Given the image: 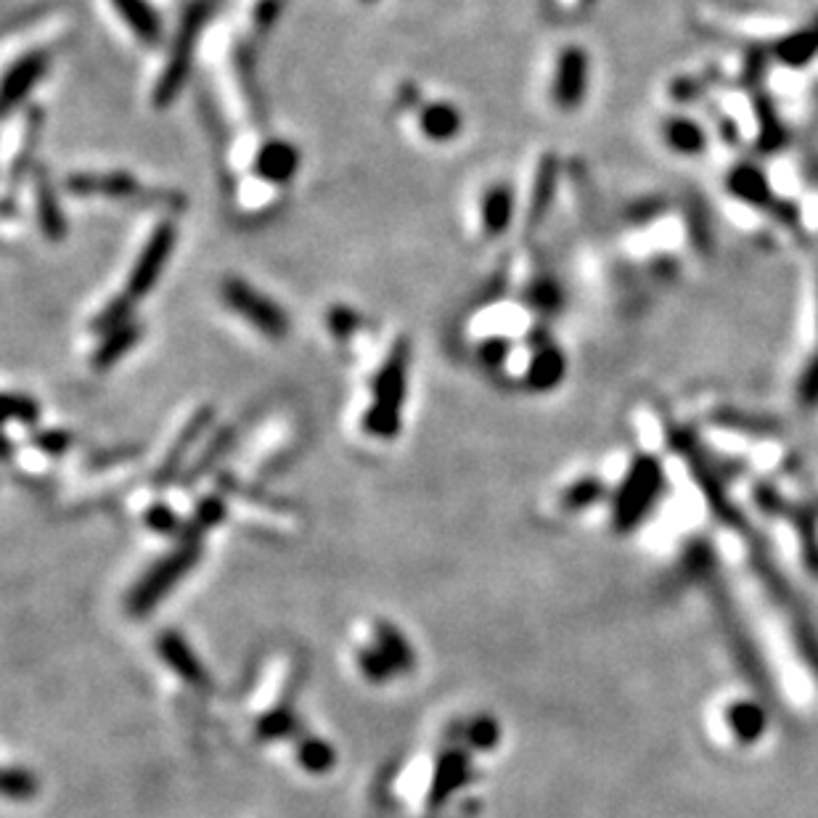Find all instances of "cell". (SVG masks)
Returning a JSON list of instances; mask_svg holds the SVG:
<instances>
[{
  "instance_id": "cell-1",
  "label": "cell",
  "mask_w": 818,
  "mask_h": 818,
  "mask_svg": "<svg viewBox=\"0 0 818 818\" xmlns=\"http://www.w3.org/2000/svg\"><path fill=\"white\" fill-rule=\"evenodd\" d=\"M411 345L401 339L373 379V403L363 416V427L373 437H395L401 432V411L408 390Z\"/></svg>"
},
{
  "instance_id": "cell-2",
  "label": "cell",
  "mask_w": 818,
  "mask_h": 818,
  "mask_svg": "<svg viewBox=\"0 0 818 818\" xmlns=\"http://www.w3.org/2000/svg\"><path fill=\"white\" fill-rule=\"evenodd\" d=\"M210 19V3L208 0H197L186 9L183 19H180V27L176 32V41H172L170 54H167V64L159 75L157 88H154V107L167 109L172 101L178 99V93L183 90L186 80H189L191 67H194V54L199 37H202L204 24Z\"/></svg>"
},
{
  "instance_id": "cell-3",
  "label": "cell",
  "mask_w": 818,
  "mask_h": 818,
  "mask_svg": "<svg viewBox=\"0 0 818 818\" xmlns=\"http://www.w3.org/2000/svg\"><path fill=\"white\" fill-rule=\"evenodd\" d=\"M221 294L225 305L238 313V318L247 321L249 326L266 334L268 339H283L289 334L287 311H283L279 302L270 300L268 294H262L260 289H255L249 281L238 279V276H228L223 281Z\"/></svg>"
},
{
  "instance_id": "cell-4",
  "label": "cell",
  "mask_w": 818,
  "mask_h": 818,
  "mask_svg": "<svg viewBox=\"0 0 818 818\" xmlns=\"http://www.w3.org/2000/svg\"><path fill=\"white\" fill-rule=\"evenodd\" d=\"M199 551H202L199 538L197 536L186 538L183 544L170 553V557H165L163 562L154 567L149 575L144 578V581L135 585V591L131 594V609L138 612V615L141 612L152 609L154 604H157L159 598H163L167 591H170L172 585H176L180 578H183L186 572L194 567V562L199 559Z\"/></svg>"
},
{
  "instance_id": "cell-5",
  "label": "cell",
  "mask_w": 818,
  "mask_h": 818,
  "mask_svg": "<svg viewBox=\"0 0 818 818\" xmlns=\"http://www.w3.org/2000/svg\"><path fill=\"white\" fill-rule=\"evenodd\" d=\"M176 244H178V231L172 223H159L157 228H154V234L146 238L144 249H141V255L135 257L131 276H127L125 292L131 294L133 300L146 298V294L157 287L159 276H163L165 266L170 262L172 253H176Z\"/></svg>"
},
{
  "instance_id": "cell-6",
  "label": "cell",
  "mask_w": 818,
  "mask_h": 818,
  "mask_svg": "<svg viewBox=\"0 0 818 818\" xmlns=\"http://www.w3.org/2000/svg\"><path fill=\"white\" fill-rule=\"evenodd\" d=\"M662 472L654 459H639L634 463L628 477H625L620 495H617V522L630 525L647 512L649 504L660 495Z\"/></svg>"
},
{
  "instance_id": "cell-7",
  "label": "cell",
  "mask_w": 818,
  "mask_h": 818,
  "mask_svg": "<svg viewBox=\"0 0 818 818\" xmlns=\"http://www.w3.org/2000/svg\"><path fill=\"white\" fill-rule=\"evenodd\" d=\"M589 90V56L583 48H564L559 54L557 72H553V101L564 112H572L583 104Z\"/></svg>"
},
{
  "instance_id": "cell-8",
  "label": "cell",
  "mask_w": 818,
  "mask_h": 818,
  "mask_svg": "<svg viewBox=\"0 0 818 818\" xmlns=\"http://www.w3.org/2000/svg\"><path fill=\"white\" fill-rule=\"evenodd\" d=\"M51 56L48 51H30V54L19 56V59L5 69L3 75V107L11 109L16 107L19 101H24L32 93V88L41 82V77L48 72Z\"/></svg>"
},
{
  "instance_id": "cell-9",
  "label": "cell",
  "mask_w": 818,
  "mask_h": 818,
  "mask_svg": "<svg viewBox=\"0 0 818 818\" xmlns=\"http://www.w3.org/2000/svg\"><path fill=\"white\" fill-rule=\"evenodd\" d=\"M302 154L283 138H270L255 154V172L268 183H289L300 172Z\"/></svg>"
},
{
  "instance_id": "cell-10",
  "label": "cell",
  "mask_w": 818,
  "mask_h": 818,
  "mask_svg": "<svg viewBox=\"0 0 818 818\" xmlns=\"http://www.w3.org/2000/svg\"><path fill=\"white\" fill-rule=\"evenodd\" d=\"M138 180L125 170L112 172H72L67 178V191L77 197H109V199H127L138 194Z\"/></svg>"
},
{
  "instance_id": "cell-11",
  "label": "cell",
  "mask_w": 818,
  "mask_h": 818,
  "mask_svg": "<svg viewBox=\"0 0 818 818\" xmlns=\"http://www.w3.org/2000/svg\"><path fill=\"white\" fill-rule=\"evenodd\" d=\"M32 194H35V215L37 223H41L43 236L48 242H64L67 238V217H64L54 183H51V178L45 176L41 167L35 170V189H32Z\"/></svg>"
},
{
  "instance_id": "cell-12",
  "label": "cell",
  "mask_w": 818,
  "mask_h": 818,
  "mask_svg": "<svg viewBox=\"0 0 818 818\" xmlns=\"http://www.w3.org/2000/svg\"><path fill=\"white\" fill-rule=\"evenodd\" d=\"M418 127L435 144H448L463 131V117L450 101H429L418 112Z\"/></svg>"
},
{
  "instance_id": "cell-13",
  "label": "cell",
  "mask_w": 818,
  "mask_h": 818,
  "mask_svg": "<svg viewBox=\"0 0 818 818\" xmlns=\"http://www.w3.org/2000/svg\"><path fill=\"white\" fill-rule=\"evenodd\" d=\"M112 5L141 43L154 45L163 41V19L149 0H112Z\"/></svg>"
},
{
  "instance_id": "cell-14",
  "label": "cell",
  "mask_w": 818,
  "mask_h": 818,
  "mask_svg": "<svg viewBox=\"0 0 818 818\" xmlns=\"http://www.w3.org/2000/svg\"><path fill=\"white\" fill-rule=\"evenodd\" d=\"M514 210H517V199H514L512 186H491L480 199V221L482 228L488 234L498 236L512 225L514 221Z\"/></svg>"
},
{
  "instance_id": "cell-15",
  "label": "cell",
  "mask_w": 818,
  "mask_h": 818,
  "mask_svg": "<svg viewBox=\"0 0 818 818\" xmlns=\"http://www.w3.org/2000/svg\"><path fill=\"white\" fill-rule=\"evenodd\" d=\"M567 373L564 352L553 345H544L536 350L530 366H527V388L536 392H549L557 388Z\"/></svg>"
},
{
  "instance_id": "cell-16",
  "label": "cell",
  "mask_w": 818,
  "mask_h": 818,
  "mask_svg": "<svg viewBox=\"0 0 818 818\" xmlns=\"http://www.w3.org/2000/svg\"><path fill=\"white\" fill-rule=\"evenodd\" d=\"M141 334H144V328L135 324V321H131L127 326L117 328V332L104 334L99 347L93 350V369L96 371L114 369V366H117L120 360L125 358L127 352H131L133 347L141 343Z\"/></svg>"
},
{
  "instance_id": "cell-17",
  "label": "cell",
  "mask_w": 818,
  "mask_h": 818,
  "mask_svg": "<svg viewBox=\"0 0 818 818\" xmlns=\"http://www.w3.org/2000/svg\"><path fill=\"white\" fill-rule=\"evenodd\" d=\"M159 654H163V660L172 670H176V673L186 681V684L197 686L204 681L202 662L197 660L194 652L189 649V643L180 639L178 634H170V630H167L163 639H159Z\"/></svg>"
},
{
  "instance_id": "cell-18",
  "label": "cell",
  "mask_w": 818,
  "mask_h": 818,
  "mask_svg": "<svg viewBox=\"0 0 818 818\" xmlns=\"http://www.w3.org/2000/svg\"><path fill=\"white\" fill-rule=\"evenodd\" d=\"M557 176H559L557 159L544 157V163H540L538 172H536V183H533V199H530V210H527V223H538L540 217L549 212L553 194H557Z\"/></svg>"
},
{
  "instance_id": "cell-19",
  "label": "cell",
  "mask_w": 818,
  "mask_h": 818,
  "mask_svg": "<svg viewBox=\"0 0 818 818\" xmlns=\"http://www.w3.org/2000/svg\"><path fill=\"white\" fill-rule=\"evenodd\" d=\"M731 191L747 204H769L771 186L763 172H758L752 165H739L729 178Z\"/></svg>"
},
{
  "instance_id": "cell-20",
  "label": "cell",
  "mask_w": 818,
  "mask_h": 818,
  "mask_svg": "<svg viewBox=\"0 0 818 818\" xmlns=\"http://www.w3.org/2000/svg\"><path fill=\"white\" fill-rule=\"evenodd\" d=\"M135 302H138V300H133L127 292L120 294V298H114L107 307H101V313L96 315L90 328H93L96 334H101V337H104V334H109V332H117V328L127 326L133 321Z\"/></svg>"
},
{
  "instance_id": "cell-21",
  "label": "cell",
  "mask_w": 818,
  "mask_h": 818,
  "mask_svg": "<svg viewBox=\"0 0 818 818\" xmlns=\"http://www.w3.org/2000/svg\"><path fill=\"white\" fill-rule=\"evenodd\" d=\"M665 138L681 154H699L705 149V133L688 120H670L665 127Z\"/></svg>"
},
{
  "instance_id": "cell-22",
  "label": "cell",
  "mask_w": 818,
  "mask_h": 818,
  "mask_svg": "<svg viewBox=\"0 0 818 818\" xmlns=\"http://www.w3.org/2000/svg\"><path fill=\"white\" fill-rule=\"evenodd\" d=\"M382 634H379V652L384 660L390 662V668H408L411 665V649L403 641V636L397 630H392L390 625H382Z\"/></svg>"
},
{
  "instance_id": "cell-23",
  "label": "cell",
  "mask_w": 818,
  "mask_h": 818,
  "mask_svg": "<svg viewBox=\"0 0 818 818\" xmlns=\"http://www.w3.org/2000/svg\"><path fill=\"white\" fill-rule=\"evenodd\" d=\"M210 418H212V411L210 408H202V411H199V414L194 416V418H191V422H189V427H186L183 432H180V437H178V446L176 448H172V453L170 456H167V472H176V469L180 467V461H183V456H186V450H189V446H191V442H194L197 440V437H199V432H202L204 429V424H208L210 422Z\"/></svg>"
},
{
  "instance_id": "cell-24",
  "label": "cell",
  "mask_w": 818,
  "mask_h": 818,
  "mask_svg": "<svg viewBox=\"0 0 818 818\" xmlns=\"http://www.w3.org/2000/svg\"><path fill=\"white\" fill-rule=\"evenodd\" d=\"M527 302L540 313H553L562 305V289H559L557 281L538 279L527 287Z\"/></svg>"
},
{
  "instance_id": "cell-25",
  "label": "cell",
  "mask_w": 818,
  "mask_h": 818,
  "mask_svg": "<svg viewBox=\"0 0 818 818\" xmlns=\"http://www.w3.org/2000/svg\"><path fill=\"white\" fill-rule=\"evenodd\" d=\"M300 760L307 771H313V774H324V771L334 765V752L332 747L321 742V739H307V742L300 744Z\"/></svg>"
},
{
  "instance_id": "cell-26",
  "label": "cell",
  "mask_w": 818,
  "mask_h": 818,
  "mask_svg": "<svg viewBox=\"0 0 818 818\" xmlns=\"http://www.w3.org/2000/svg\"><path fill=\"white\" fill-rule=\"evenodd\" d=\"M731 724L739 737L752 739V737H758L760 729H763V715H760L758 707H752V705H737L731 710Z\"/></svg>"
},
{
  "instance_id": "cell-27",
  "label": "cell",
  "mask_w": 818,
  "mask_h": 818,
  "mask_svg": "<svg viewBox=\"0 0 818 818\" xmlns=\"http://www.w3.org/2000/svg\"><path fill=\"white\" fill-rule=\"evenodd\" d=\"M797 397H800L803 408H816L818 405V345L814 350V360H810L808 369L803 371L800 392H797Z\"/></svg>"
},
{
  "instance_id": "cell-28",
  "label": "cell",
  "mask_w": 818,
  "mask_h": 818,
  "mask_svg": "<svg viewBox=\"0 0 818 818\" xmlns=\"http://www.w3.org/2000/svg\"><path fill=\"white\" fill-rule=\"evenodd\" d=\"M358 324H360L358 313L350 311V307L337 305V307H332V311H328V326H332L334 337H337V339L350 337V334L358 328Z\"/></svg>"
},
{
  "instance_id": "cell-29",
  "label": "cell",
  "mask_w": 818,
  "mask_h": 818,
  "mask_svg": "<svg viewBox=\"0 0 818 818\" xmlns=\"http://www.w3.org/2000/svg\"><path fill=\"white\" fill-rule=\"evenodd\" d=\"M506 356H508V343L501 337L485 339V343L480 345V350H477V358H480V363L488 366V369H501Z\"/></svg>"
},
{
  "instance_id": "cell-30",
  "label": "cell",
  "mask_w": 818,
  "mask_h": 818,
  "mask_svg": "<svg viewBox=\"0 0 818 818\" xmlns=\"http://www.w3.org/2000/svg\"><path fill=\"white\" fill-rule=\"evenodd\" d=\"M3 416L9 418H22L24 424H32L37 418V405L30 397H19V395H5V408Z\"/></svg>"
},
{
  "instance_id": "cell-31",
  "label": "cell",
  "mask_w": 818,
  "mask_h": 818,
  "mask_svg": "<svg viewBox=\"0 0 818 818\" xmlns=\"http://www.w3.org/2000/svg\"><path fill=\"white\" fill-rule=\"evenodd\" d=\"M598 493H602V488H598L596 480L578 482V485H572L570 491H567L564 504L567 506H585V504H589V501L598 498Z\"/></svg>"
},
{
  "instance_id": "cell-32",
  "label": "cell",
  "mask_w": 818,
  "mask_h": 818,
  "mask_svg": "<svg viewBox=\"0 0 818 818\" xmlns=\"http://www.w3.org/2000/svg\"><path fill=\"white\" fill-rule=\"evenodd\" d=\"M3 787L9 797H27L35 792V782H32V776L24 774V771H9Z\"/></svg>"
},
{
  "instance_id": "cell-33",
  "label": "cell",
  "mask_w": 818,
  "mask_h": 818,
  "mask_svg": "<svg viewBox=\"0 0 818 818\" xmlns=\"http://www.w3.org/2000/svg\"><path fill=\"white\" fill-rule=\"evenodd\" d=\"M816 48V41H810V37H797V41H787L784 43L782 48V56L792 64H803L805 59H810V54H814Z\"/></svg>"
},
{
  "instance_id": "cell-34",
  "label": "cell",
  "mask_w": 818,
  "mask_h": 818,
  "mask_svg": "<svg viewBox=\"0 0 818 818\" xmlns=\"http://www.w3.org/2000/svg\"><path fill=\"white\" fill-rule=\"evenodd\" d=\"M35 446L48 450V453H64L69 448V435L67 432H43L35 437Z\"/></svg>"
},
{
  "instance_id": "cell-35",
  "label": "cell",
  "mask_w": 818,
  "mask_h": 818,
  "mask_svg": "<svg viewBox=\"0 0 818 818\" xmlns=\"http://www.w3.org/2000/svg\"><path fill=\"white\" fill-rule=\"evenodd\" d=\"M472 742L480 747H493L495 739H498V729H495L493 720H477L472 726Z\"/></svg>"
},
{
  "instance_id": "cell-36",
  "label": "cell",
  "mask_w": 818,
  "mask_h": 818,
  "mask_svg": "<svg viewBox=\"0 0 818 818\" xmlns=\"http://www.w3.org/2000/svg\"><path fill=\"white\" fill-rule=\"evenodd\" d=\"M149 522L154 527H157V530L167 533V530H172V527H176V514H172L170 508H165L163 504H157L149 512Z\"/></svg>"
}]
</instances>
